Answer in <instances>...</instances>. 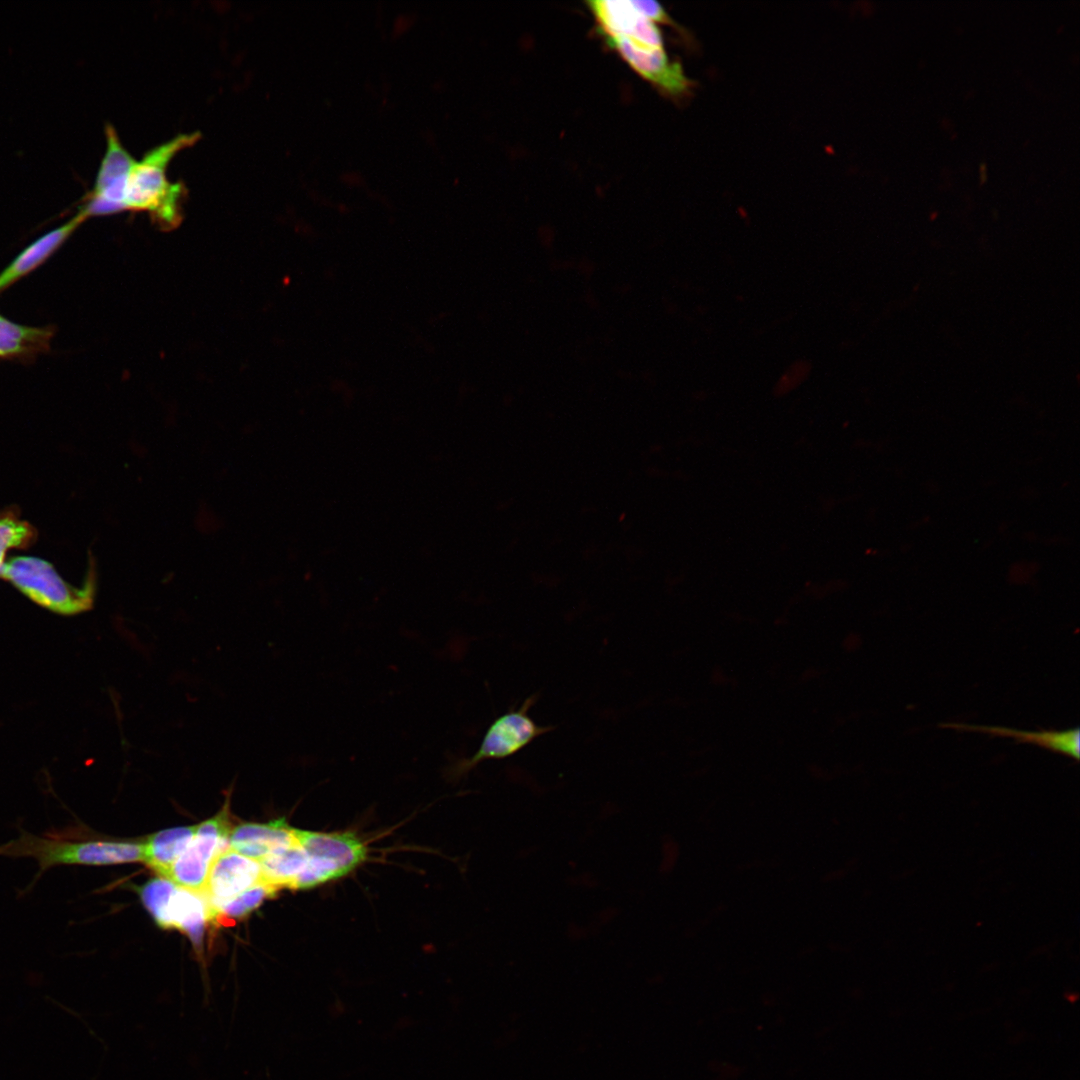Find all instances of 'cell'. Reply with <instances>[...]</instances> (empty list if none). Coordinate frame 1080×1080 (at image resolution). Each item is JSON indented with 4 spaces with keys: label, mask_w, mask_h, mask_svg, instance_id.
Here are the masks:
<instances>
[{
    "label": "cell",
    "mask_w": 1080,
    "mask_h": 1080,
    "mask_svg": "<svg viewBox=\"0 0 1080 1080\" xmlns=\"http://www.w3.org/2000/svg\"><path fill=\"white\" fill-rule=\"evenodd\" d=\"M199 138L198 132L178 135L135 160L125 186V210L145 211L162 228L179 224L185 186L170 182L166 171L174 156Z\"/></svg>",
    "instance_id": "cell-1"
},
{
    "label": "cell",
    "mask_w": 1080,
    "mask_h": 1080,
    "mask_svg": "<svg viewBox=\"0 0 1080 1080\" xmlns=\"http://www.w3.org/2000/svg\"><path fill=\"white\" fill-rule=\"evenodd\" d=\"M0 856L36 860L39 870L34 882L54 866L110 865L144 860L143 843L77 840L67 838L62 832L38 836L26 830L0 845Z\"/></svg>",
    "instance_id": "cell-2"
},
{
    "label": "cell",
    "mask_w": 1080,
    "mask_h": 1080,
    "mask_svg": "<svg viewBox=\"0 0 1080 1080\" xmlns=\"http://www.w3.org/2000/svg\"><path fill=\"white\" fill-rule=\"evenodd\" d=\"M1 577L35 603L59 614H78L93 603L95 585L91 577L82 587H75L41 558L13 557L5 562Z\"/></svg>",
    "instance_id": "cell-3"
},
{
    "label": "cell",
    "mask_w": 1080,
    "mask_h": 1080,
    "mask_svg": "<svg viewBox=\"0 0 1080 1080\" xmlns=\"http://www.w3.org/2000/svg\"><path fill=\"white\" fill-rule=\"evenodd\" d=\"M296 837L307 855L303 872L294 890L309 889L341 878L367 857L364 843L353 833H324L296 829Z\"/></svg>",
    "instance_id": "cell-4"
},
{
    "label": "cell",
    "mask_w": 1080,
    "mask_h": 1080,
    "mask_svg": "<svg viewBox=\"0 0 1080 1080\" xmlns=\"http://www.w3.org/2000/svg\"><path fill=\"white\" fill-rule=\"evenodd\" d=\"M536 701L532 695L518 709H510L497 717L486 730L477 751L470 757L458 760L451 768L455 775L469 772L484 760L510 757L553 730L552 726L538 725L528 714Z\"/></svg>",
    "instance_id": "cell-5"
},
{
    "label": "cell",
    "mask_w": 1080,
    "mask_h": 1080,
    "mask_svg": "<svg viewBox=\"0 0 1080 1080\" xmlns=\"http://www.w3.org/2000/svg\"><path fill=\"white\" fill-rule=\"evenodd\" d=\"M229 800L215 816L197 825L191 843L172 865L167 878L176 885L203 893L212 862L231 831Z\"/></svg>",
    "instance_id": "cell-6"
},
{
    "label": "cell",
    "mask_w": 1080,
    "mask_h": 1080,
    "mask_svg": "<svg viewBox=\"0 0 1080 1080\" xmlns=\"http://www.w3.org/2000/svg\"><path fill=\"white\" fill-rule=\"evenodd\" d=\"M106 150L93 189L86 195L79 213L85 218L125 210L124 192L129 172L135 162L111 125L105 128Z\"/></svg>",
    "instance_id": "cell-7"
},
{
    "label": "cell",
    "mask_w": 1080,
    "mask_h": 1080,
    "mask_svg": "<svg viewBox=\"0 0 1080 1080\" xmlns=\"http://www.w3.org/2000/svg\"><path fill=\"white\" fill-rule=\"evenodd\" d=\"M606 44L642 78L664 95L675 99L688 96L695 85L682 65L670 59L664 47H652L624 37L603 36Z\"/></svg>",
    "instance_id": "cell-8"
},
{
    "label": "cell",
    "mask_w": 1080,
    "mask_h": 1080,
    "mask_svg": "<svg viewBox=\"0 0 1080 1080\" xmlns=\"http://www.w3.org/2000/svg\"><path fill=\"white\" fill-rule=\"evenodd\" d=\"M603 36L624 37L652 47H664L657 24L626 0H596L586 3Z\"/></svg>",
    "instance_id": "cell-9"
},
{
    "label": "cell",
    "mask_w": 1080,
    "mask_h": 1080,
    "mask_svg": "<svg viewBox=\"0 0 1080 1080\" xmlns=\"http://www.w3.org/2000/svg\"><path fill=\"white\" fill-rule=\"evenodd\" d=\"M152 917L161 928L178 929L200 946L206 924L214 921V911L202 892L175 884Z\"/></svg>",
    "instance_id": "cell-10"
},
{
    "label": "cell",
    "mask_w": 1080,
    "mask_h": 1080,
    "mask_svg": "<svg viewBox=\"0 0 1080 1080\" xmlns=\"http://www.w3.org/2000/svg\"><path fill=\"white\" fill-rule=\"evenodd\" d=\"M261 882L259 861L228 848L213 860L203 894L214 908Z\"/></svg>",
    "instance_id": "cell-11"
},
{
    "label": "cell",
    "mask_w": 1080,
    "mask_h": 1080,
    "mask_svg": "<svg viewBox=\"0 0 1080 1080\" xmlns=\"http://www.w3.org/2000/svg\"><path fill=\"white\" fill-rule=\"evenodd\" d=\"M295 830L285 818L263 824L244 823L231 829L228 842L232 850L260 861L274 850L295 843Z\"/></svg>",
    "instance_id": "cell-12"
},
{
    "label": "cell",
    "mask_w": 1080,
    "mask_h": 1080,
    "mask_svg": "<svg viewBox=\"0 0 1080 1080\" xmlns=\"http://www.w3.org/2000/svg\"><path fill=\"white\" fill-rule=\"evenodd\" d=\"M83 221H85V217L80 213H77L66 223L45 233L27 246L0 273V290H3L42 264L66 241V239L70 237Z\"/></svg>",
    "instance_id": "cell-13"
},
{
    "label": "cell",
    "mask_w": 1080,
    "mask_h": 1080,
    "mask_svg": "<svg viewBox=\"0 0 1080 1080\" xmlns=\"http://www.w3.org/2000/svg\"><path fill=\"white\" fill-rule=\"evenodd\" d=\"M944 726L959 730L984 732L999 737H1008L1019 743L1035 744L1053 752L1072 757L1075 760L1079 759L1080 733L1078 728L1060 731H1023L1006 727L976 726L958 723L944 724Z\"/></svg>",
    "instance_id": "cell-14"
},
{
    "label": "cell",
    "mask_w": 1080,
    "mask_h": 1080,
    "mask_svg": "<svg viewBox=\"0 0 1080 1080\" xmlns=\"http://www.w3.org/2000/svg\"><path fill=\"white\" fill-rule=\"evenodd\" d=\"M196 829L197 825L175 827L150 835L143 843V861L167 878L174 862L194 838Z\"/></svg>",
    "instance_id": "cell-15"
},
{
    "label": "cell",
    "mask_w": 1080,
    "mask_h": 1080,
    "mask_svg": "<svg viewBox=\"0 0 1080 1080\" xmlns=\"http://www.w3.org/2000/svg\"><path fill=\"white\" fill-rule=\"evenodd\" d=\"M259 863L263 883L277 890L294 889L297 878L305 869L307 855L297 839L289 846L274 850Z\"/></svg>",
    "instance_id": "cell-16"
},
{
    "label": "cell",
    "mask_w": 1080,
    "mask_h": 1080,
    "mask_svg": "<svg viewBox=\"0 0 1080 1080\" xmlns=\"http://www.w3.org/2000/svg\"><path fill=\"white\" fill-rule=\"evenodd\" d=\"M52 331L23 326L0 316V357H19L47 350Z\"/></svg>",
    "instance_id": "cell-17"
},
{
    "label": "cell",
    "mask_w": 1080,
    "mask_h": 1080,
    "mask_svg": "<svg viewBox=\"0 0 1080 1080\" xmlns=\"http://www.w3.org/2000/svg\"><path fill=\"white\" fill-rule=\"evenodd\" d=\"M277 889L266 884L258 883L238 894L234 898L212 907L214 920L241 919L258 908L264 900L276 895Z\"/></svg>",
    "instance_id": "cell-18"
},
{
    "label": "cell",
    "mask_w": 1080,
    "mask_h": 1080,
    "mask_svg": "<svg viewBox=\"0 0 1080 1080\" xmlns=\"http://www.w3.org/2000/svg\"><path fill=\"white\" fill-rule=\"evenodd\" d=\"M37 537L35 528L21 520L14 513L0 516V577L5 564L6 554L10 549H24L32 545Z\"/></svg>",
    "instance_id": "cell-19"
},
{
    "label": "cell",
    "mask_w": 1080,
    "mask_h": 1080,
    "mask_svg": "<svg viewBox=\"0 0 1080 1080\" xmlns=\"http://www.w3.org/2000/svg\"><path fill=\"white\" fill-rule=\"evenodd\" d=\"M634 6L649 20L655 24L662 23L672 25L673 21L665 12L664 8L655 1L633 0Z\"/></svg>",
    "instance_id": "cell-20"
}]
</instances>
